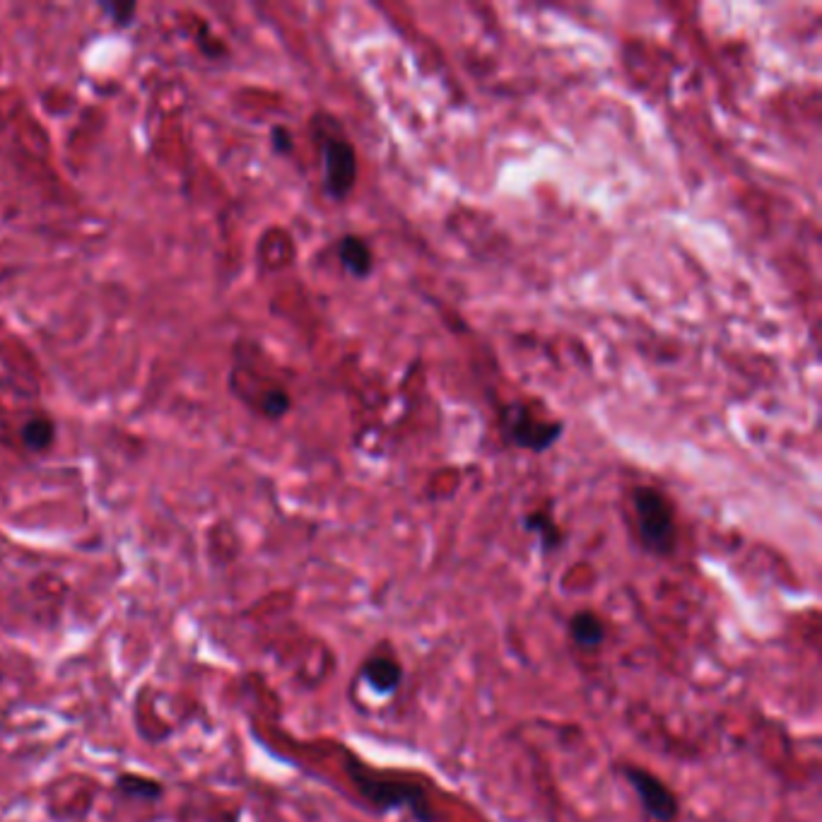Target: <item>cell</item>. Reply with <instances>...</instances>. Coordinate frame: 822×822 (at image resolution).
I'll return each mask as SVG.
<instances>
[{
	"label": "cell",
	"instance_id": "cell-1",
	"mask_svg": "<svg viewBox=\"0 0 822 822\" xmlns=\"http://www.w3.org/2000/svg\"><path fill=\"white\" fill-rule=\"evenodd\" d=\"M348 777L352 786L360 791V796L367 803H372L379 813H396V810H405L413 815L418 822H432L434 808L427 796L425 786L418 782H398V779H384L367 769L362 762L348 760Z\"/></svg>",
	"mask_w": 822,
	"mask_h": 822
},
{
	"label": "cell",
	"instance_id": "cell-2",
	"mask_svg": "<svg viewBox=\"0 0 822 822\" xmlns=\"http://www.w3.org/2000/svg\"><path fill=\"white\" fill-rule=\"evenodd\" d=\"M632 504L644 550L654 557L673 555L678 545V524L671 499L656 487H634Z\"/></svg>",
	"mask_w": 822,
	"mask_h": 822
},
{
	"label": "cell",
	"instance_id": "cell-3",
	"mask_svg": "<svg viewBox=\"0 0 822 822\" xmlns=\"http://www.w3.org/2000/svg\"><path fill=\"white\" fill-rule=\"evenodd\" d=\"M321 135V160H324V189L336 201H345L357 184L355 148L340 135Z\"/></svg>",
	"mask_w": 822,
	"mask_h": 822
},
{
	"label": "cell",
	"instance_id": "cell-4",
	"mask_svg": "<svg viewBox=\"0 0 822 822\" xmlns=\"http://www.w3.org/2000/svg\"><path fill=\"white\" fill-rule=\"evenodd\" d=\"M625 774L627 784L632 786L634 794H637L639 803H642L644 813L649 815L654 822H673L680 813V803L675 791L663 782L661 777H656L649 769L637 767V765H627L622 769Z\"/></svg>",
	"mask_w": 822,
	"mask_h": 822
},
{
	"label": "cell",
	"instance_id": "cell-5",
	"mask_svg": "<svg viewBox=\"0 0 822 822\" xmlns=\"http://www.w3.org/2000/svg\"><path fill=\"white\" fill-rule=\"evenodd\" d=\"M504 430L516 446L531 451H545L562 434V422H540L524 405H509L504 410Z\"/></svg>",
	"mask_w": 822,
	"mask_h": 822
},
{
	"label": "cell",
	"instance_id": "cell-6",
	"mask_svg": "<svg viewBox=\"0 0 822 822\" xmlns=\"http://www.w3.org/2000/svg\"><path fill=\"white\" fill-rule=\"evenodd\" d=\"M360 678L369 685L377 695L391 697L401 690L403 685V666L389 654H372L362 661Z\"/></svg>",
	"mask_w": 822,
	"mask_h": 822
},
{
	"label": "cell",
	"instance_id": "cell-7",
	"mask_svg": "<svg viewBox=\"0 0 822 822\" xmlns=\"http://www.w3.org/2000/svg\"><path fill=\"white\" fill-rule=\"evenodd\" d=\"M567 630L574 647L584 651L598 649L608 639L606 622H603L601 615L593 613V610H579V613H574L572 618H569Z\"/></svg>",
	"mask_w": 822,
	"mask_h": 822
},
{
	"label": "cell",
	"instance_id": "cell-8",
	"mask_svg": "<svg viewBox=\"0 0 822 822\" xmlns=\"http://www.w3.org/2000/svg\"><path fill=\"white\" fill-rule=\"evenodd\" d=\"M22 446L32 454H41L49 451L56 442V422L49 415H32L20 430Z\"/></svg>",
	"mask_w": 822,
	"mask_h": 822
},
{
	"label": "cell",
	"instance_id": "cell-9",
	"mask_svg": "<svg viewBox=\"0 0 822 822\" xmlns=\"http://www.w3.org/2000/svg\"><path fill=\"white\" fill-rule=\"evenodd\" d=\"M338 256L345 270H348L350 275H355V278H367V275L372 273L374 256L360 237H345L338 246Z\"/></svg>",
	"mask_w": 822,
	"mask_h": 822
},
{
	"label": "cell",
	"instance_id": "cell-10",
	"mask_svg": "<svg viewBox=\"0 0 822 822\" xmlns=\"http://www.w3.org/2000/svg\"><path fill=\"white\" fill-rule=\"evenodd\" d=\"M524 528L538 538V545L545 550V553L557 550L562 545V540H565V536H562V528L557 526V521L548 512L528 514L524 519Z\"/></svg>",
	"mask_w": 822,
	"mask_h": 822
},
{
	"label": "cell",
	"instance_id": "cell-11",
	"mask_svg": "<svg viewBox=\"0 0 822 822\" xmlns=\"http://www.w3.org/2000/svg\"><path fill=\"white\" fill-rule=\"evenodd\" d=\"M116 789L128 798H143V801H157L164 794L160 779L143 777V774H121L116 779Z\"/></svg>",
	"mask_w": 822,
	"mask_h": 822
},
{
	"label": "cell",
	"instance_id": "cell-12",
	"mask_svg": "<svg viewBox=\"0 0 822 822\" xmlns=\"http://www.w3.org/2000/svg\"><path fill=\"white\" fill-rule=\"evenodd\" d=\"M290 405L292 401H290V396H287V391L268 389L261 396V401H258V410H261V413L270 420H280L283 415L290 413Z\"/></svg>",
	"mask_w": 822,
	"mask_h": 822
},
{
	"label": "cell",
	"instance_id": "cell-13",
	"mask_svg": "<svg viewBox=\"0 0 822 822\" xmlns=\"http://www.w3.org/2000/svg\"><path fill=\"white\" fill-rule=\"evenodd\" d=\"M102 10L111 17L116 27H128L135 17V3H104Z\"/></svg>",
	"mask_w": 822,
	"mask_h": 822
},
{
	"label": "cell",
	"instance_id": "cell-14",
	"mask_svg": "<svg viewBox=\"0 0 822 822\" xmlns=\"http://www.w3.org/2000/svg\"><path fill=\"white\" fill-rule=\"evenodd\" d=\"M270 140H273V148L278 155H287V152H292L295 148V143H292V135L287 128L283 126H275L273 133H270Z\"/></svg>",
	"mask_w": 822,
	"mask_h": 822
}]
</instances>
